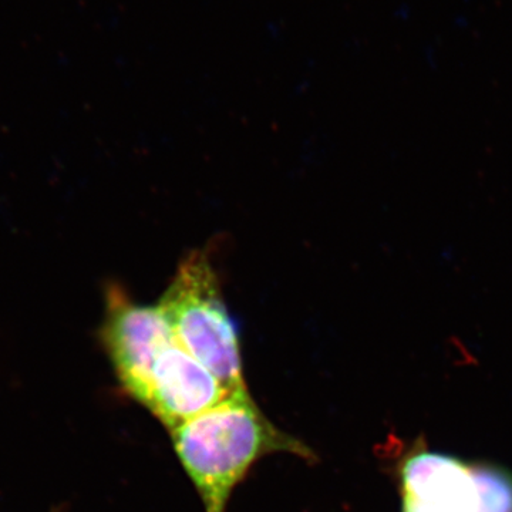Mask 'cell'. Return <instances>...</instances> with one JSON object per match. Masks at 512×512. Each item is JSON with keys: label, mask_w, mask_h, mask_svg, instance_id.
I'll return each instance as SVG.
<instances>
[{"label": "cell", "mask_w": 512, "mask_h": 512, "mask_svg": "<svg viewBox=\"0 0 512 512\" xmlns=\"http://www.w3.org/2000/svg\"><path fill=\"white\" fill-rule=\"evenodd\" d=\"M171 436L205 512H225L232 491L259 458L274 453L312 457L305 444L262 413L247 387L229 393L208 412L171 431Z\"/></svg>", "instance_id": "1"}, {"label": "cell", "mask_w": 512, "mask_h": 512, "mask_svg": "<svg viewBox=\"0 0 512 512\" xmlns=\"http://www.w3.org/2000/svg\"><path fill=\"white\" fill-rule=\"evenodd\" d=\"M158 308L181 348L207 367L229 390L245 386L241 345L220 281L204 251L191 252L178 266Z\"/></svg>", "instance_id": "2"}, {"label": "cell", "mask_w": 512, "mask_h": 512, "mask_svg": "<svg viewBox=\"0 0 512 512\" xmlns=\"http://www.w3.org/2000/svg\"><path fill=\"white\" fill-rule=\"evenodd\" d=\"M101 340L121 386L143 404L157 357L175 342L164 313L134 302L119 285L107 286Z\"/></svg>", "instance_id": "3"}, {"label": "cell", "mask_w": 512, "mask_h": 512, "mask_svg": "<svg viewBox=\"0 0 512 512\" xmlns=\"http://www.w3.org/2000/svg\"><path fill=\"white\" fill-rule=\"evenodd\" d=\"M229 393L175 340L157 357L143 404L173 431L217 406Z\"/></svg>", "instance_id": "4"}, {"label": "cell", "mask_w": 512, "mask_h": 512, "mask_svg": "<svg viewBox=\"0 0 512 512\" xmlns=\"http://www.w3.org/2000/svg\"><path fill=\"white\" fill-rule=\"evenodd\" d=\"M402 512H478L473 464L416 444L399 464Z\"/></svg>", "instance_id": "5"}, {"label": "cell", "mask_w": 512, "mask_h": 512, "mask_svg": "<svg viewBox=\"0 0 512 512\" xmlns=\"http://www.w3.org/2000/svg\"><path fill=\"white\" fill-rule=\"evenodd\" d=\"M478 512H512V473L508 468L480 461L473 464Z\"/></svg>", "instance_id": "6"}]
</instances>
